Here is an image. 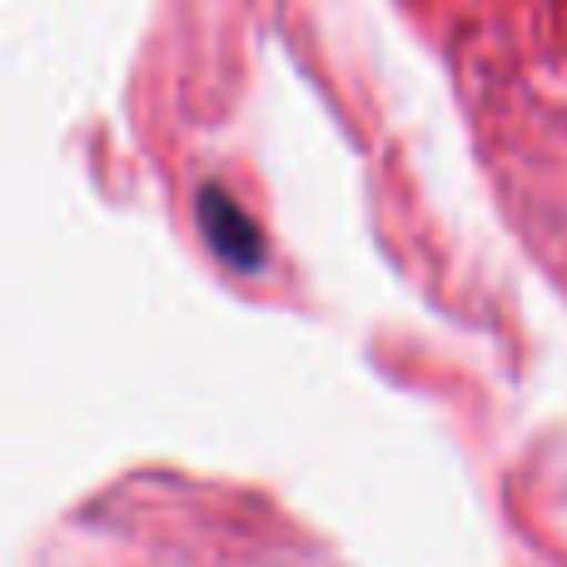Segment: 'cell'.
Returning <instances> with one entry per match:
<instances>
[{
	"mask_svg": "<svg viewBox=\"0 0 567 567\" xmlns=\"http://www.w3.org/2000/svg\"><path fill=\"white\" fill-rule=\"evenodd\" d=\"M199 225H205L209 245H215L219 255L229 259V265L255 269L259 259H265V249H259V229L249 225V219L239 215V205H229L219 189H205V205H199Z\"/></svg>",
	"mask_w": 567,
	"mask_h": 567,
	"instance_id": "6da1fadb",
	"label": "cell"
}]
</instances>
